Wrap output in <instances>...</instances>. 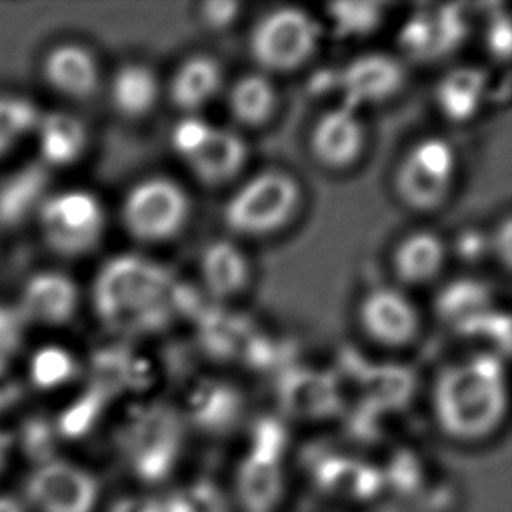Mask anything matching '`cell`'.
Instances as JSON below:
<instances>
[{"mask_svg":"<svg viewBox=\"0 0 512 512\" xmlns=\"http://www.w3.org/2000/svg\"><path fill=\"white\" fill-rule=\"evenodd\" d=\"M102 486L74 460L49 457L28 474L23 502L30 512H97Z\"/></svg>","mask_w":512,"mask_h":512,"instance_id":"8992f818","label":"cell"},{"mask_svg":"<svg viewBox=\"0 0 512 512\" xmlns=\"http://www.w3.org/2000/svg\"><path fill=\"white\" fill-rule=\"evenodd\" d=\"M455 177V153L443 139L416 144L395 173V189L408 207L430 212L443 205Z\"/></svg>","mask_w":512,"mask_h":512,"instance_id":"9c48e42d","label":"cell"},{"mask_svg":"<svg viewBox=\"0 0 512 512\" xmlns=\"http://www.w3.org/2000/svg\"><path fill=\"white\" fill-rule=\"evenodd\" d=\"M231 116L245 126H261L273 116L277 105V93L270 79L259 74L243 76L229 91Z\"/></svg>","mask_w":512,"mask_h":512,"instance_id":"603a6c76","label":"cell"},{"mask_svg":"<svg viewBox=\"0 0 512 512\" xmlns=\"http://www.w3.org/2000/svg\"><path fill=\"white\" fill-rule=\"evenodd\" d=\"M432 415L444 436L462 444L495 436L507 416L504 367L492 355L446 367L432 392Z\"/></svg>","mask_w":512,"mask_h":512,"instance_id":"7a4b0ae2","label":"cell"},{"mask_svg":"<svg viewBox=\"0 0 512 512\" xmlns=\"http://www.w3.org/2000/svg\"><path fill=\"white\" fill-rule=\"evenodd\" d=\"M173 151L194 175L208 186L235 179L247 161V146L240 135L187 116L172 132Z\"/></svg>","mask_w":512,"mask_h":512,"instance_id":"5b68a950","label":"cell"},{"mask_svg":"<svg viewBox=\"0 0 512 512\" xmlns=\"http://www.w3.org/2000/svg\"><path fill=\"white\" fill-rule=\"evenodd\" d=\"M360 326L369 338L387 346H404L415 340L420 319L415 306L395 289H374L359 310Z\"/></svg>","mask_w":512,"mask_h":512,"instance_id":"30bf717a","label":"cell"},{"mask_svg":"<svg viewBox=\"0 0 512 512\" xmlns=\"http://www.w3.org/2000/svg\"><path fill=\"white\" fill-rule=\"evenodd\" d=\"M48 167L21 168L0 186V224L16 226L39 212L48 198Z\"/></svg>","mask_w":512,"mask_h":512,"instance_id":"ac0fdd59","label":"cell"},{"mask_svg":"<svg viewBox=\"0 0 512 512\" xmlns=\"http://www.w3.org/2000/svg\"><path fill=\"white\" fill-rule=\"evenodd\" d=\"M189 210L186 191L179 184L167 177H151L126 193L121 217L135 240L158 243L179 235Z\"/></svg>","mask_w":512,"mask_h":512,"instance_id":"52a82bcc","label":"cell"},{"mask_svg":"<svg viewBox=\"0 0 512 512\" xmlns=\"http://www.w3.org/2000/svg\"><path fill=\"white\" fill-rule=\"evenodd\" d=\"M77 374L74 355L58 345L42 346L28 362V376L35 387L55 390L65 387Z\"/></svg>","mask_w":512,"mask_h":512,"instance_id":"484cf974","label":"cell"},{"mask_svg":"<svg viewBox=\"0 0 512 512\" xmlns=\"http://www.w3.org/2000/svg\"><path fill=\"white\" fill-rule=\"evenodd\" d=\"M334 28L343 37L371 34L381 20L380 4L373 2H340L329 6Z\"/></svg>","mask_w":512,"mask_h":512,"instance_id":"4316f807","label":"cell"},{"mask_svg":"<svg viewBox=\"0 0 512 512\" xmlns=\"http://www.w3.org/2000/svg\"><path fill=\"white\" fill-rule=\"evenodd\" d=\"M160 98V83L153 69L140 63H128L114 74L111 102L125 118L137 119L153 111Z\"/></svg>","mask_w":512,"mask_h":512,"instance_id":"ffe728a7","label":"cell"},{"mask_svg":"<svg viewBox=\"0 0 512 512\" xmlns=\"http://www.w3.org/2000/svg\"><path fill=\"white\" fill-rule=\"evenodd\" d=\"M200 275L212 296L231 298L249 282V263L235 243L219 240L201 252Z\"/></svg>","mask_w":512,"mask_h":512,"instance_id":"e0dca14e","label":"cell"},{"mask_svg":"<svg viewBox=\"0 0 512 512\" xmlns=\"http://www.w3.org/2000/svg\"><path fill=\"white\" fill-rule=\"evenodd\" d=\"M14 444H16V441H14L13 434H9L7 430L0 427V474L6 471L7 465L11 462Z\"/></svg>","mask_w":512,"mask_h":512,"instance_id":"4dcf8cb0","label":"cell"},{"mask_svg":"<svg viewBox=\"0 0 512 512\" xmlns=\"http://www.w3.org/2000/svg\"><path fill=\"white\" fill-rule=\"evenodd\" d=\"M312 153L329 168L350 167L364 146V128L355 109L340 105L317 121L310 139Z\"/></svg>","mask_w":512,"mask_h":512,"instance_id":"5bb4252c","label":"cell"},{"mask_svg":"<svg viewBox=\"0 0 512 512\" xmlns=\"http://www.w3.org/2000/svg\"><path fill=\"white\" fill-rule=\"evenodd\" d=\"M0 512H30L23 499L13 495H0Z\"/></svg>","mask_w":512,"mask_h":512,"instance_id":"1f68e13d","label":"cell"},{"mask_svg":"<svg viewBox=\"0 0 512 512\" xmlns=\"http://www.w3.org/2000/svg\"><path fill=\"white\" fill-rule=\"evenodd\" d=\"M238 6L231 2H210L203 6V20L214 28L228 27L236 18Z\"/></svg>","mask_w":512,"mask_h":512,"instance_id":"f1b7e54d","label":"cell"},{"mask_svg":"<svg viewBox=\"0 0 512 512\" xmlns=\"http://www.w3.org/2000/svg\"><path fill=\"white\" fill-rule=\"evenodd\" d=\"M37 217L42 240L58 256H84L105 233L104 207L95 194L84 189L49 194Z\"/></svg>","mask_w":512,"mask_h":512,"instance_id":"277c9868","label":"cell"},{"mask_svg":"<svg viewBox=\"0 0 512 512\" xmlns=\"http://www.w3.org/2000/svg\"><path fill=\"white\" fill-rule=\"evenodd\" d=\"M340 83L345 91V105L357 109L394 97L404 84V70L392 56L369 53L346 65Z\"/></svg>","mask_w":512,"mask_h":512,"instance_id":"7c38bea8","label":"cell"},{"mask_svg":"<svg viewBox=\"0 0 512 512\" xmlns=\"http://www.w3.org/2000/svg\"><path fill=\"white\" fill-rule=\"evenodd\" d=\"M42 76L49 88L72 100H86L100 86V67L90 49L77 42H63L48 51Z\"/></svg>","mask_w":512,"mask_h":512,"instance_id":"4fadbf2b","label":"cell"},{"mask_svg":"<svg viewBox=\"0 0 512 512\" xmlns=\"http://www.w3.org/2000/svg\"><path fill=\"white\" fill-rule=\"evenodd\" d=\"M490 44H492L495 55L509 56L511 51V28L509 21L500 20L492 27V35H490Z\"/></svg>","mask_w":512,"mask_h":512,"instance_id":"f546056e","label":"cell"},{"mask_svg":"<svg viewBox=\"0 0 512 512\" xmlns=\"http://www.w3.org/2000/svg\"><path fill=\"white\" fill-rule=\"evenodd\" d=\"M221 67L210 56H193L180 65L170 81V100L180 111H200L221 88Z\"/></svg>","mask_w":512,"mask_h":512,"instance_id":"d6986e66","label":"cell"},{"mask_svg":"<svg viewBox=\"0 0 512 512\" xmlns=\"http://www.w3.org/2000/svg\"><path fill=\"white\" fill-rule=\"evenodd\" d=\"M299 201L298 182L287 173L270 170L252 177L229 198L224 221L238 235H270L291 221Z\"/></svg>","mask_w":512,"mask_h":512,"instance_id":"3957f363","label":"cell"},{"mask_svg":"<svg viewBox=\"0 0 512 512\" xmlns=\"http://www.w3.org/2000/svg\"><path fill=\"white\" fill-rule=\"evenodd\" d=\"M446 250L439 236L429 231L404 238L394 254V270L404 284H427L443 270Z\"/></svg>","mask_w":512,"mask_h":512,"instance_id":"44dd1931","label":"cell"},{"mask_svg":"<svg viewBox=\"0 0 512 512\" xmlns=\"http://www.w3.org/2000/svg\"><path fill=\"white\" fill-rule=\"evenodd\" d=\"M490 291L476 280H460L448 285L437 298L439 317L460 327L485 317L490 308Z\"/></svg>","mask_w":512,"mask_h":512,"instance_id":"cb8c5ba5","label":"cell"},{"mask_svg":"<svg viewBox=\"0 0 512 512\" xmlns=\"http://www.w3.org/2000/svg\"><path fill=\"white\" fill-rule=\"evenodd\" d=\"M44 167L67 168L83 158L88 147V130L69 112L42 114L35 130Z\"/></svg>","mask_w":512,"mask_h":512,"instance_id":"2e32d148","label":"cell"},{"mask_svg":"<svg viewBox=\"0 0 512 512\" xmlns=\"http://www.w3.org/2000/svg\"><path fill=\"white\" fill-rule=\"evenodd\" d=\"M27 320L18 306L0 305V369H6L9 360L20 350Z\"/></svg>","mask_w":512,"mask_h":512,"instance_id":"83f0119b","label":"cell"},{"mask_svg":"<svg viewBox=\"0 0 512 512\" xmlns=\"http://www.w3.org/2000/svg\"><path fill=\"white\" fill-rule=\"evenodd\" d=\"M79 287L60 271H39L28 278L21 292V315L42 326H65L79 310Z\"/></svg>","mask_w":512,"mask_h":512,"instance_id":"8fae6325","label":"cell"},{"mask_svg":"<svg viewBox=\"0 0 512 512\" xmlns=\"http://www.w3.org/2000/svg\"><path fill=\"white\" fill-rule=\"evenodd\" d=\"M319 23L298 7L266 14L250 35V53L271 72H291L305 65L319 46Z\"/></svg>","mask_w":512,"mask_h":512,"instance_id":"ba28073f","label":"cell"},{"mask_svg":"<svg viewBox=\"0 0 512 512\" xmlns=\"http://www.w3.org/2000/svg\"><path fill=\"white\" fill-rule=\"evenodd\" d=\"M41 118V109L32 100L0 95V158L13 153L28 137L35 135Z\"/></svg>","mask_w":512,"mask_h":512,"instance_id":"d4e9b609","label":"cell"},{"mask_svg":"<svg viewBox=\"0 0 512 512\" xmlns=\"http://www.w3.org/2000/svg\"><path fill=\"white\" fill-rule=\"evenodd\" d=\"M465 35V21L455 6L432 13H416L402 28V48L413 58L432 60L457 48Z\"/></svg>","mask_w":512,"mask_h":512,"instance_id":"9a60e30c","label":"cell"},{"mask_svg":"<svg viewBox=\"0 0 512 512\" xmlns=\"http://www.w3.org/2000/svg\"><path fill=\"white\" fill-rule=\"evenodd\" d=\"M486 91L483 70L462 67L450 72L437 86V104L446 118L464 123L479 111Z\"/></svg>","mask_w":512,"mask_h":512,"instance_id":"7402d4cb","label":"cell"},{"mask_svg":"<svg viewBox=\"0 0 512 512\" xmlns=\"http://www.w3.org/2000/svg\"><path fill=\"white\" fill-rule=\"evenodd\" d=\"M91 301L109 331L142 336L160 331L172 319L175 284L160 264L125 254L102 264L93 280Z\"/></svg>","mask_w":512,"mask_h":512,"instance_id":"6da1fadb","label":"cell"}]
</instances>
